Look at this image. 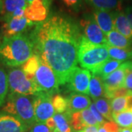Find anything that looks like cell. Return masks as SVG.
<instances>
[{
    "label": "cell",
    "instance_id": "cell-1",
    "mask_svg": "<svg viewBox=\"0 0 132 132\" xmlns=\"http://www.w3.org/2000/svg\"><path fill=\"white\" fill-rule=\"evenodd\" d=\"M82 36L79 26L74 21L60 15L37 23L30 35L35 54L53 70L60 85L67 83L77 68Z\"/></svg>",
    "mask_w": 132,
    "mask_h": 132
},
{
    "label": "cell",
    "instance_id": "cell-2",
    "mask_svg": "<svg viewBox=\"0 0 132 132\" xmlns=\"http://www.w3.org/2000/svg\"><path fill=\"white\" fill-rule=\"evenodd\" d=\"M34 54V43L30 35L21 34L3 38L0 44V62L10 68L22 66Z\"/></svg>",
    "mask_w": 132,
    "mask_h": 132
},
{
    "label": "cell",
    "instance_id": "cell-3",
    "mask_svg": "<svg viewBox=\"0 0 132 132\" xmlns=\"http://www.w3.org/2000/svg\"><path fill=\"white\" fill-rule=\"evenodd\" d=\"M109 59L107 44H94L82 36L78 52L79 63L82 68L92 71Z\"/></svg>",
    "mask_w": 132,
    "mask_h": 132
},
{
    "label": "cell",
    "instance_id": "cell-4",
    "mask_svg": "<svg viewBox=\"0 0 132 132\" xmlns=\"http://www.w3.org/2000/svg\"><path fill=\"white\" fill-rule=\"evenodd\" d=\"M2 112L14 115L29 127L36 123L33 107V98L29 95L9 93Z\"/></svg>",
    "mask_w": 132,
    "mask_h": 132
},
{
    "label": "cell",
    "instance_id": "cell-5",
    "mask_svg": "<svg viewBox=\"0 0 132 132\" xmlns=\"http://www.w3.org/2000/svg\"><path fill=\"white\" fill-rule=\"evenodd\" d=\"M9 93H14L24 95H37L40 92L34 79L26 76L21 68L10 69L7 74Z\"/></svg>",
    "mask_w": 132,
    "mask_h": 132
},
{
    "label": "cell",
    "instance_id": "cell-6",
    "mask_svg": "<svg viewBox=\"0 0 132 132\" xmlns=\"http://www.w3.org/2000/svg\"><path fill=\"white\" fill-rule=\"evenodd\" d=\"M34 80L42 93L52 95L59 92L60 82L57 76L49 66L41 60Z\"/></svg>",
    "mask_w": 132,
    "mask_h": 132
},
{
    "label": "cell",
    "instance_id": "cell-7",
    "mask_svg": "<svg viewBox=\"0 0 132 132\" xmlns=\"http://www.w3.org/2000/svg\"><path fill=\"white\" fill-rule=\"evenodd\" d=\"M33 107L38 123H46L56 113L52 104V95L45 93L33 96Z\"/></svg>",
    "mask_w": 132,
    "mask_h": 132
},
{
    "label": "cell",
    "instance_id": "cell-8",
    "mask_svg": "<svg viewBox=\"0 0 132 132\" xmlns=\"http://www.w3.org/2000/svg\"><path fill=\"white\" fill-rule=\"evenodd\" d=\"M4 20L5 22L2 27L3 38H11L18 35L24 34L26 30L37 24L31 21L25 16H5Z\"/></svg>",
    "mask_w": 132,
    "mask_h": 132
},
{
    "label": "cell",
    "instance_id": "cell-9",
    "mask_svg": "<svg viewBox=\"0 0 132 132\" xmlns=\"http://www.w3.org/2000/svg\"><path fill=\"white\" fill-rule=\"evenodd\" d=\"M80 27L84 32L83 35L90 42L98 45L107 43L106 34L99 27L93 15H87L81 19Z\"/></svg>",
    "mask_w": 132,
    "mask_h": 132
},
{
    "label": "cell",
    "instance_id": "cell-10",
    "mask_svg": "<svg viewBox=\"0 0 132 132\" xmlns=\"http://www.w3.org/2000/svg\"><path fill=\"white\" fill-rule=\"evenodd\" d=\"M91 79V73L89 70L77 67L71 73L68 81V87L76 93L90 95L89 87Z\"/></svg>",
    "mask_w": 132,
    "mask_h": 132
},
{
    "label": "cell",
    "instance_id": "cell-11",
    "mask_svg": "<svg viewBox=\"0 0 132 132\" xmlns=\"http://www.w3.org/2000/svg\"><path fill=\"white\" fill-rule=\"evenodd\" d=\"M51 2L46 0H35L25 9V17L35 23H40L47 19Z\"/></svg>",
    "mask_w": 132,
    "mask_h": 132
},
{
    "label": "cell",
    "instance_id": "cell-12",
    "mask_svg": "<svg viewBox=\"0 0 132 132\" xmlns=\"http://www.w3.org/2000/svg\"><path fill=\"white\" fill-rule=\"evenodd\" d=\"M27 125L14 115L0 112V132H26Z\"/></svg>",
    "mask_w": 132,
    "mask_h": 132
},
{
    "label": "cell",
    "instance_id": "cell-13",
    "mask_svg": "<svg viewBox=\"0 0 132 132\" xmlns=\"http://www.w3.org/2000/svg\"><path fill=\"white\" fill-rule=\"evenodd\" d=\"M126 71L123 64L117 70L103 79L104 85V97L116 89L124 87Z\"/></svg>",
    "mask_w": 132,
    "mask_h": 132
},
{
    "label": "cell",
    "instance_id": "cell-14",
    "mask_svg": "<svg viewBox=\"0 0 132 132\" xmlns=\"http://www.w3.org/2000/svg\"><path fill=\"white\" fill-rule=\"evenodd\" d=\"M93 16L99 27L106 35L114 29V11L106 10L94 9Z\"/></svg>",
    "mask_w": 132,
    "mask_h": 132
},
{
    "label": "cell",
    "instance_id": "cell-15",
    "mask_svg": "<svg viewBox=\"0 0 132 132\" xmlns=\"http://www.w3.org/2000/svg\"><path fill=\"white\" fill-rule=\"evenodd\" d=\"M91 105V100L85 95L79 93H72L68 98V110L67 113L71 114L81 112L88 109Z\"/></svg>",
    "mask_w": 132,
    "mask_h": 132
},
{
    "label": "cell",
    "instance_id": "cell-16",
    "mask_svg": "<svg viewBox=\"0 0 132 132\" xmlns=\"http://www.w3.org/2000/svg\"><path fill=\"white\" fill-rule=\"evenodd\" d=\"M114 29L132 40V28L125 12L114 11Z\"/></svg>",
    "mask_w": 132,
    "mask_h": 132
},
{
    "label": "cell",
    "instance_id": "cell-17",
    "mask_svg": "<svg viewBox=\"0 0 132 132\" xmlns=\"http://www.w3.org/2000/svg\"><path fill=\"white\" fill-rule=\"evenodd\" d=\"M107 45L120 48H132V40L123 35L117 30L113 29L106 35Z\"/></svg>",
    "mask_w": 132,
    "mask_h": 132
},
{
    "label": "cell",
    "instance_id": "cell-18",
    "mask_svg": "<svg viewBox=\"0 0 132 132\" xmlns=\"http://www.w3.org/2000/svg\"><path fill=\"white\" fill-rule=\"evenodd\" d=\"M95 9H101L109 11L122 10L123 0H85Z\"/></svg>",
    "mask_w": 132,
    "mask_h": 132
},
{
    "label": "cell",
    "instance_id": "cell-19",
    "mask_svg": "<svg viewBox=\"0 0 132 132\" xmlns=\"http://www.w3.org/2000/svg\"><path fill=\"white\" fill-rule=\"evenodd\" d=\"M121 65L122 62L115 60L113 59H109L91 72L93 74L99 76L102 79H104L115 70H117Z\"/></svg>",
    "mask_w": 132,
    "mask_h": 132
},
{
    "label": "cell",
    "instance_id": "cell-20",
    "mask_svg": "<svg viewBox=\"0 0 132 132\" xmlns=\"http://www.w3.org/2000/svg\"><path fill=\"white\" fill-rule=\"evenodd\" d=\"M89 92L91 98L96 101L104 96V85L103 79L99 76L93 74L90 82Z\"/></svg>",
    "mask_w": 132,
    "mask_h": 132
},
{
    "label": "cell",
    "instance_id": "cell-21",
    "mask_svg": "<svg viewBox=\"0 0 132 132\" xmlns=\"http://www.w3.org/2000/svg\"><path fill=\"white\" fill-rule=\"evenodd\" d=\"M70 117L71 115L67 112L65 114L56 112L53 117L56 126L55 130L59 132H72V127L70 126Z\"/></svg>",
    "mask_w": 132,
    "mask_h": 132
},
{
    "label": "cell",
    "instance_id": "cell-22",
    "mask_svg": "<svg viewBox=\"0 0 132 132\" xmlns=\"http://www.w3.org/2000/svg\"><path fill=\"white\" fill-rule=\"evenodd\" d=\"M40 63V59L37 54H34L28 61L26 62L21 67L26 76L30 79H34L35 73Z\"/></svg>",
    "mask_w": 132,
    "mask_h": 132
},
{
    "label": "cell",
    "instance_id": "cell-23",
    "mask_svg": "<svg viewBox=\"0 0 132 132\" xmlns=\"http://www.w3.org/2000/svg\"><path fill=\"white\" fill-rule=\"evenodd\" d=\"M108 51L109 57L115 60L123 62L132 60V48H120L108 46Z\"/></svg>",
    "mask_w": 132,
    "mask_h": 132
},
{
    "label": "cell",
    "instance_id": "cell-24",
    "mask_svg": "<svg viewBox=\"0 0 132 132\" xmlns=\"http://www.w3.org/2000/svg\"><path fill=\"white\" fill-rule=\"evenodd\" d=\"M27 0H3V13L4 16L12 14L16 10L26 8L28 6Z\"/></svg>",
    "mask_w": 132,
    "mask_h": 132
},
{
    "label": "cell",
    "instance_id": "cell-25",
    "mask_svg": "<svg viewBox=\"0 0 132 132\" xmlns=\"http://www.w3.org/2000/svg\"><path fill=\"white\" fill-rule=\"evenodd\" d=\"M113 120L122 128H132V110L126 109L119 113L112 114Z\"/></svg>",
    "mask_w": 132,
    "mask_h": 132
},
{
    "label": "cell",
    "instance_id": "cell-26",
    "mask_svg": "<svg viewBox=\"0 0 132 132\" xmlns=\"http://www.w3.org/2000/svg\"><path fill=\"white\" fill-rule=\"evenodd\" d=\"M95 106L98 112L108 121H114L112 111L110 105V100L106 98H98L95 101Z\"/></svg>",
    "mask_w": 132,
    "mask_h": 132
},
{
    "label": "cell",
    "instance_id": "cell-27",
    "mask_svg": "<svg viewBox=\"0 0 132 132\" xmlns=\"http://www.w3.org/2000/svg\"><path fill=\"white\" fill-rule=\"evenodd\" d=\"M9 86L7 74L2 67L0 66V108L5 104L8 95Z\"/></svg>",
    "mask_w": 132,
    "mask_h": 132
},
{
    "label": "cell",
    "instance_id": "cell-28",
    "mask_svg": "<svg viewBox=\"0 0 132 132\" xmlns=\"http://www.w3.org/2000/svg\"><path fill=\"white\" fill-rule=\"evenodd\" d=\"M52 104L57 113H64L68 110V98L61 95H55L52 98Z\"/></svg>",
    "mask_w": 132,
    "mask_h": 132
},
{
    "label": "cell",
    "instance_id": "cell-29",
    "mask_svg": "<svg viewBox=\"0 0 132 132\" xmlns=\"http://www.w3.org/2000/svg\"><path fill=\"white\" fill-rule=\"evenodd\" d=\"M126 97H119L110 100V105H111L112 114L119 113L127 109Z\"/></svg>",
    "mask_w": 132,
    "mask_h": 132
},
{
    "label": "cell",
    "instance_id": "cell-30",
    "mask_svg": "<svg viewBox=\"0 0 132 132\" xmlns=\"http://www.w3.org/2000/svg\"><path fill=\"white\" fill-rule=\"evenodd\" d=\"M70 123L71 127L76 131H79L87 127L81 118V112H77L71 114L70 117Z\"/></svg>",
    "mask_w": 132,
    "mask_h": 132
},
{
    "label": "cell",
    "instance_id": "cell-31",
    "mask_svg": "<svg viewBox=\"0 0 132 132\" xmlns=\"http://www.w3.org/2000/svg\"><path fill=\"white\" fill-rule=\"evenodd\" d=\"M81 114L82 120L87 127H88V126L100 127L101 126L99 125V123H98V121L96 120V119L95 118L93 114L92 113L90 109H87L83 111H81Z\"/></svg>",
    "mask_w": 132,
    "mask_h": 132
},
{
    "label": "cell",
    "instance_id": "cell-32",
    "mask_svg": "<svg viewBox=\"0 0 132 132\" xmlns=\"http://www.w3.org/2000/svg\"><path fill=\"white\" fill-rule=\"evenodd\" d=\"M123 64L126 71L124 87L132 91V61H126Z\"/></svg>",
    "mask_w": 132,
    "mask_h": 132
},
{
    "label": "cell",
    "instance_id": "cell-33",
    "mask_svg": "<svg viewBox=\"0 0 132 132\" xmlns=\"http://www.w3.org/2000/svg\"><path fill=\"white\" fill-rule=\"evenodd\" d=\"M62 3L69 9L79 11L83 6V0H62Z\"/></svg>",
    "mask_w": 132,
    "mask_h": 132
},
{
    "label": "cell",
    "instance_id": "cell-34",
    "mask_svg": "<svg viewBox=\"0 0 132 132\" xmlns=\"http://www.w3.org/2000/svg\"><path fill=\"white\" fill-rule=\"evenodd\" d=\"M29 132H52V131L48 127L46 123H35L31 126L29 128Z\"/></svg>",
    "mask_w": 132,
    "mask_h": 132
},
{
    "label": "cell",
    "instance_id": "cell-35",
    "mask_svg": "<svg viewBox=\"0 0 132 132\" xmlns=\"http://www.w3.org/2000/svg\"><path fill=\"white\" fill-rule=\"evenodd\" d=\"M90 111L92 112V113L93 114L95 118L96 119V120L98 121V123H99V125H100V126H102L104 123H106V121L105 120V118L102 116V114L100 113V112H98V110L97 109V108H96V106H95V103L91 104V105H90Z\"/></svg>",
    "mask_w": 132,
    "mask_h": 132
},
{
    "label": "cell",
    "instance_id": "cell-36",
    "mask_svg": "<svg viewBox=\"0 0 132 132\" xmlns=\"http://www.w3.org/2000/svg\"><path fill=\"white\" fill-rule=\"evenodd\" d=\"M106 132H119L120 128L114 121H106L102 125Z\"/></svg>",
    "mask_w": 132,
    "mask_h": 132
},
{
    "label": "cell",
    "instance_id": "cell-37",
    "mask_svg": "<svg viewBox=\"0 0 132 132\" xmlns=\"http://www.w3.org/2000/svg\"><path fill=\"white\" fill-rule=\"evenodd\" d=\"M125 13L127 16L128 19L130 22V24H131V27L132 28V6H128L125 9Z\"/></svg>",
    "mask_w": 132,
    "mask_h": 132
},
{
    "label": "cell",
    "instance_id": "cell-38",
    "mask_svg": "<svg viewBox=\"0 0 132 132\" xmlns=\"http://www.w3.org/2000/svg\"><path fill=\"white\" fill-rule=\"evenodd\" d=\"M46 124L47 125L48 127L52 131L55 130L56 126H55V123H54V118H50L49 120H48L46 122Z\"/></svg>",
    "mask_w": 132,
    "mask_h": 132
},
{
    "label": "cell",
    "instance_id": "cell-39",
    "mask_svg": "<svg viewBox=\"0 0 132 132\" xmlns=\"http://www.w3.org/2000/svg\"><path fill=\"white\" fill-rule=\"evenodd\" d=\"M98 126H88L84 128L83 130L77 132H98Z\"/></svg>",
    "mask_w": 132,
    "mask_h": 132
},
{
    "label": "cell",
    "instance_id": "cell-40",
    "mask_svg": "<svg viewBox=\"0 0 132 132\" xmlns=\"http://www.w3.org/2000/svg\"><path fill=\"white\" fill-rule=\"evenodd\" d=\"M119 132H132V128H120Z\"/></svg>",
    "mask_w": 132,
    "mask_h": 132
},
{
    "label": "cell",
    "instance_id": "cell-41",
    "mask_svg": "<svg viewBox=\"0 0 132 132\" xmlns=\"http://www.w3.org/2000/svg\"><path fill=\"white\" fill-rule=\"evenodd\" d=\"M3 8H4L3 0H0V14H2V13H3Z\"/></svg>",
    "mask_w": 132,
    "mask_h": 132
},
{
    "label": "cell",
    "instance_id": "cell-42",
    "mask_svg": "<svg viewBox=\"0 0 132 132\" xmlns=\"http://www.w3.org/2000/svg\"><path fill=\"white\" fill-rule=\"evenodd\" d=\"M33 1H35V0H27V2H28V4L31 3V2H32ZM46 1H48V2H51V1H52V0H46Z\"/></svg>",
    "mask_w": 132,
    "mask_h": 132
},
{
    "label": "cell",
    "instance_id": "cell-43",
    "mask_svg": "<svg viewBox=\"0 0 132 132\" xmlns=\"http://www.w3.org/2000/svg\"><path fill=\"white\" fill-rule=\"evenodd\" d=\"M52 132H59V131H57V130H54V131H53Z\"/></svg>",
    "mask_w": 132,
    "mask_h": 132
},
{
    "label": "cell",
    "instance_id": "cell-44",
    "mask_svg": "<svg viewBox=\"0 0 132 132\" xmlns=\"http://www.w3.org/2000/svg\"><path fill=\"white\" fill-rule=\"evenodd\" d=\"M1 43H2V41H1V38H0V44H1Z\"/></svg>",
    "mask_w": 132,
    "mask_h": 132
},
{
    "label": "cell",
    "instance_id": "cell-45",
    "mask_svg": "<svg viewBox=\"0 0 132 132\" xmlns=\"http://www.w3.org/2000/svg\"><path fill=\"white\" fill-rule=\"evenodd\" d=\"M0 19H1V17H0Z\"/></svg>",
    "mask_w": 132,
    "mask_h": 132
}]
</instances>
